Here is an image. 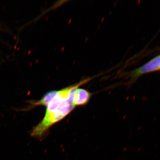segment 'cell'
<instances>
[{
  "mask_svg": "<svg viewBox=\"0 0 160 160\" xmlns=\"http://www.w3.org/2000/svg\"><path fill=\"white\" fill-rule=\"evenodd\" d=\"M91 79L88 78L59 90L48 92L41 99L30 103L31 109L36 106L46 107L43 119L31 132L32 136L38 138H42L52 126L70 114L76 108L72 104L76 89Z\"/></svg>",
  "mask_w": 160,
  "mask_h": 160,
  "instance_id": "obj_1",
  "label": "cell"
},
{
  "mask_svg": "<svg viewBox=\"0 0 160 160\" xmlns=\"http://www.w3.org/2000/svg\"><path fill=\"white\" fill-rule=\"evenodd\" d=\"M159 71H160V55L153 58L142 66L127 72L126 75L129 78L128 83L130 85L143 75Z\"/></svg>",
  "mask_w": 160,
  "mask_h": 160,
  "instance_id": "obj_2",
  "label": "cell"
},
{
  "mask_svg": "<svg viewBox=\"0 0 160 160\" xmlns=\"http://www.w3.org/2000/svg\"><path fill=\"white\" fill-rule=\"evenodd\" d=\"M92 95L87 89L78 87L75 91L72 105L75 107L86 106L89 102Z\"/></svg>",
  "mask_w": 160,
  "mask_h": 160,
  "instance_id": "obj_3",
  "label": "cell"
}]
</instances>
